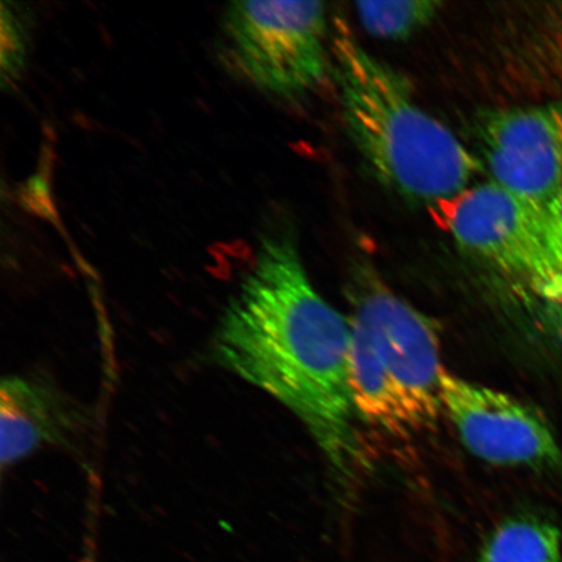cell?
<instances>
[{
	"label": "cell",
	"instance_id": "obj_11",
	"mask_svg": "<svg viewBox=\"0 0 562 562\" xmlns=\"http://www.w3.org/2000/svg\"><path fill=\"white\" fill-rule=\"evenodd\" d=\"M0 41V74L5 88L12 86L23 72L30 50V21L20 4L2 2Z\"/></svg>",
	"mask_w": 562,
	"mask_h": 562
},
{
	"label": "cell",
	"instance_id": "obj_6",
	"mask_svg": "<svg viewBox=\"0 0 562 562\" xmlns=\"http://www.w3.org/2000/svg\"><path fill=\"white\" fill-rule=\"evenodd\" d=\"M445 412L462 445L496 467L562 468V451L546 418L508 393L446 372Z\"/></svg>",
	"mask_w": 562,
	"mask_h": 562
},
{
	"label": "cell",
	"instance_id": "obj_8",
	"mask_svg": "<svg viewBox=\"0 0 562 562\" xmlns=\"http://www.w3.org/2000/svg\"><path fill=\"white\" fill-rule=\"evenodd\" d=\"M88 418L86 409L50 376H4L0 386L3 472L42 449L74 447Z\"/></svg>",
	"mask_w": 562,
	"mask_h": 562
},
{
	"label": "cell",
	"instance_id": "obj_3",
	"mask_svg": "<svg viewBox=\"0 0 562 562\" xmlns=\"http://www.w3.org/2000/svg\"><path fill=\"white\" fill-rule=\"evenodd\" d=\"M349 383L357 418L390 437L434 431L442 405L437 323L397 296L368 267L355 273Z\"/></svg>",
	"mask_w": 562,
	"mask_h": 562
},
{
	"label": "cell",
	"instance_id": "obj_7",
	"mask_svg": "<svg viewBox=\"0 0 562 562\" xmlns=\"http://www.w3.org/2000/svg\"><path fill=\"white\" fill-rule=\"evenodd\" d=\"M476 133L490 181L547 210L562 188V102L488 110Z\"/></svg>",
	"mask_w": 562,
	"mask_h": 562
},
{
	"label": "cell",
	"instance_id": "obj_12",
	"mask_svg": "<svg viewBox=\"0 0 562 562\" xmlns=\"http://www.w3.org/2000/svg\"><path fill=\"white\" fill-rule=\"evenodd\" d=\"M548 234L554 252L562 262V188L551 205L546 210Z\"/></svg>",
	"mask_w": 562,
	"mask_h": 562
},
{
	"label": "cell",
	"instance_id": "obj_9",
	"mask_svg": "<svg viewBox=\"0 0 562 562\" xmlns=\"http://www.w3.org/2000/svg\"><path fill=\"white\" fill-rule=\"evenodd\" d=\"M561 546L557 525L533 516H519L491 532L480 562H561Z\"/></svg>",
	"mask_w": 562,
	"mask_h": 562
},
{
	"label": "cell",
	"instance_id": "obj_10",
	"mask_svg": "<svg viewBox=\"0 0 562 562\" xmlns=\"http://www.w3.org/2000/svg\"><path fill=\"white\" fill-rule=\"evenodd\" d=\"M440 2L406 0V2H360L358 20L372 37L390 41L409 38L438 16Z\"/></svg>",
	"mask_w": 562,
	"mask_h": 562
},
{
	"label": "cell",
	"instance_id": "obj_4",
	"mask_svg": "<svg viewBox=\"0 0 562 562\" xmlns=\"http://www.w3.org/2000/svg\"><path fill=\"white\" fill-rule=\"evenodd\" d=\"M328 18L322 2H232L221 19V52L265 94L297 100L328 74Z\"/></svg>",
	"mask_w": 562,
	"mask_h": 562
},
{
	"label": "cell",
	"instance_id": "obj_1",
	"mask_svg": "<svg viewBox=\"0 0 562 562\" xmlns=\"http://www.w3.org/2000/svg\"><path fill=\"white\" fill-rule=\"evenodd\" d=\"M350 340L349 318L316 291L297 246L271 235L223 308L209 349L217 367L297 417L344 476L358 456Z\"/></svg>",
	"mask_w": 562,
	"mask_h": 562
},
{
	"label": "cell",
	"instance_id": "obj_2",
	"mask_svg": "<svg viewBox=\"0 0 562 562\" xmlns=\"http://www.w3.org/2000/svg\"><path fill=\"white\" fill-rule=\"evenodd\" d=\"M333 42L344 121L375 178L428 209L472 187L481 158L419 108L404 77L364 50L339 18Z\"/></svg>",
	"mask_w": 562,
	"mask_h": 562
},
{
	"label": "cell",
	"instance_id": "obj_5",
	"mask_svg": "<svg viewBox=\"0 0 562 562\" xmlns=\"http://www.w3.org/2000/svg\"><path fill=\"white\" fill-rule=\"evenodd\" d=\"M460 248L533 296L562 305V262L546 210L487 181L430 209Z\"/></svg>",
	"mask_w": 562,
	"mask_h": 562
}]
</instances>
